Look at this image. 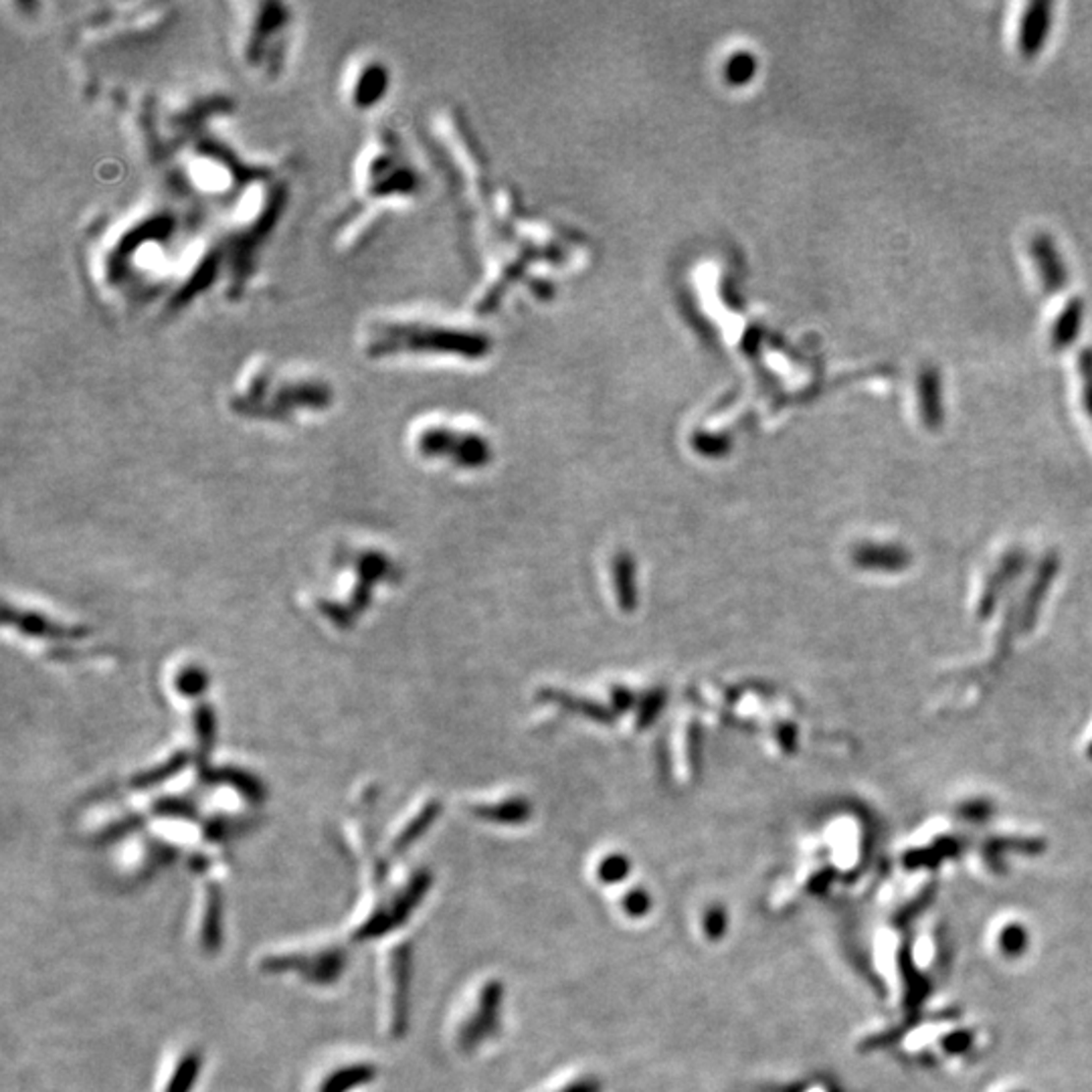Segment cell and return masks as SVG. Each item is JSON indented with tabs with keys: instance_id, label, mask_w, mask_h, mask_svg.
I'll return each mask as SVG.
<instances>
[{
	"instance_id": "1",
	"label": "cell",
	"mask_w": 1092,
	"mask_h": 1092,
	"mask_svg": "<svg viewBox=\"0 0 1092 1092\" xmlns=\"http://www.w3.org/2000/svg\"><path fill=\"white\" fill-rule=\"evenodd\" d=\"M988 1046L986 1030L977 1024L947 1015L917 1024L909 1036L900 1040L905 1057L927 1066H959L973 1062Z\"/></svg>"
},
{
	"instance_id": "2",
	"label": "cell",
	"mask_w": 1092,
	"mask_h": 1092,
	"mask_svg": "<svg viewBox=\"0 0 1092 1092\" xmlns=\"http://www.w3.org/2000/svg\"><path fill=\"white\" fill-rule=\"evenodd\" d=\"M500 996L502 986L492 977L482 979L472 992H468L456 1026V1034L462 1046H474L494 1028L500 1009Z\"/></svg>"
},
{
	"instance_id": "3",
	"label": "cell",
	"mask_w": 1092,
	"mask_h": 1092,
	"mask_svg": "<svg viewBox=\"0 0 1092 1092\" xmlns=\"http://www.w3.org/2000/svg\"><path fill=\"white\" fill-rule=\"evenodd\" d=\"M1034 947V931L1018 913H999L986 929V949L1005 965L1020 963Z\"/></svg>"
},
{
	"instance_id": "4",
	"label": "cell",
	"mask_w": 1092,
	"mask_h": 1092,
	"mask_svg": "<svg viewBox=\"0 0 1092 1092\" xmlns=\"http://www.w3.org/2000/svg\"><path fill=\"white\" fill-rule=\"evenodd\" d=\"M1028 249H1030V257L1034 261V266L1038 270L1044 291L1048 295L1060 293L1066 288L1070 276H1068V268H1066V263L1062 259V253H1060L1057 241H1054L1052 235L1040 231V233H1034L1030 237Z\"/></svg>"
},
{
	"instance_id": "5",
	"label": "cell",
	"mask_w": 1092,
	"mask_h": 1092,
	"mask_svg": "<svg viewBox=\"0 0 1092 1092\" xmlns=\"http://www.w3.org/2000/svg\"><path fill=\"white\" fill-rule=\"evenodd\" d=\"M1054 25V5L1048 0H1038L1030 3L1020 21L1018 32V51L1024 59H1036L1050 36V29Z\"/></svg>"
},
{
	"instance_id": "6",
	"label": "cell",
	"mask_w": 1092,
	"mask_h": 1092,
	"mask_svg": "<svg viewBox=\"0 0 1092 1092\" xmlns=\"http://www.w3.org/2000/svg\"><path fill=\"white\" fill-rule=\"evenodd\" d=\"M917 397L925 425L936 429L943 423V376L936 366H921L917 374Z\"/></svg>"
},
{
	"instance_id": "7",
	"label": "cell",
	"mask_w": 1092,
	"mask_h": 1092,
	"mask_svg": "<svg viewBox=\"0 0 1092 1092\" xmlns=\"http://www.w3.org/2000/svg\"><path fill=\"white\" fill-rule=\"evenodd\" d=\"M1084 314H1086V306L1082 299L1070 297L1050 328V349L1054 353H1062L1074 345L1082 330Z\"/></svg>"
},
{
	"instance_id": "8",
	"label": "cell",
	"mask_w": 1092,
	"mask_h": 1092,
	"mask_svg": "<svg viewBox=\"0 0 1092 1092\" xmlns=\"http://www.w3.org/2000/svg\"><path fill=\"white\" fill-rule=\"evenodd\" d=\"M533 1092H601V1082L585 1070H567L541 1084Z\"/></svg>"
},
{
	"instance_id": "9",
	"label": "cell",
	"mask_w": 1092,
	"mask_h": 1092,
	"mask_svg": "<svg viewBox=\"0 0 1092 1092\" xmlns=\"http://www.w3.org/2000/svg\"><path fill=\"white\" fill-rule=\"evenodd\" d=\"M613 909L617 911V915H621L627 921H635V919H642L650 913L652 909V898L650 892L642 886H631L625 890H619L613 896Z\"/></svg>"
},
{
	"instance_id": "10",
	"label": "cell",
	"mask_w": 1092,
	"mask_h": 1092,
	"mask_svg": "<svg viewBox=\"0 0 1092 1092\" xmlns=\"http://www.w3.org/2000/svg\"><path fill=\"white\" fill-rule=\"evenodd\" d=\"M1078 374L1082 383V403L1092 419V349H1082L1078 354Z\"/></svg>"
},
{
	"instance_id": "11",
	"label": "cell",
	"mask_w": 1092,
	"mask_h": 1092,
	"mask_svg": "<svg viewBox=\"0 0 1092 1092\" xmlns=\"http://www.w3.org/2000/svg\"><path fill=\"white\" fill-rule=\"evenodd\" d=\"M725 921H727V919H725L723 909H719V907H708V909L700 915V919H698V929H700L702 936H706L708 940H714V938H719V936L725 932V927H727Z\"/></svg>"
},
{
	"instance_id": "12",
	"label": "cell",
	"mask_w": 1092,
	"mask_h": 1092,
	"mask_svg": "<svg viewBox=\"0 0 1092 1092\" xmlns=\"http://www.w3.org/2000/svg\"><path fill=\"white\" fill-rule=\"evenodd\" d=\"M986 1092H1032V1090L1028 1086H1024L1022 1082H1018V1080H1001V1082H996Z\"/></svg>"
}]
</instances>
